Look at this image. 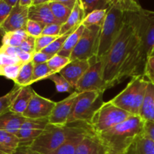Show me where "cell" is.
<instances>
[{"label": "cell", "instance_id": "cell-1", "mask_svg": "<svg viewBox=\"0 0 154 154\" xmlns=\"http://www.w3.org/2000/svg\"><path fill=\"white\" fill-rule=\"evenodd\" d=\"M142 9L138 2L129 0L123 28L105 56L103 78L108 89L117 85L120 69L138 38Z\"/></svg>", "mask_w": 154, "mask_h": 154}, {"label": "cell", "instance_id": "cell-2", "mask_svg": "<svg viewBox=\"0 0 154 154\" xmlns=\"http://www.w3.org/2000/svg\"><path fill=\"white\" fill-rule=\"evenodd\" d=\"M144 120L131 116L123 123L97 135L108 154H126L137 136L143 132Z\"/></svg>", "mask_w": 154, "mask_h": 154}, {"label": "cell", "instance_id": "cell-3", "mask_svg": "<svg viewBox=\"0 0 154 154\" xmlns=\"http://www.w3.org/2000/svg\"><path fill=\"white\" fill-rule=\"evenodd\" d=\"M90 132L93 131L87 123H74L65 126L48 123L43 133L30 144V147L38 154H51L69 138Z\"/></svg>", "mask_w": 154, "mask_h": 154}, {"label": "cell", "instance_id": "cell-4", "mask_svg": "<svg viewBox=\"0 0 154 154\" xmlns=\"http://www.w3.org/2000/svg\"><path fill=\"white\" fill-rule=\"evenodd\" d=\"M129 0H113L101 29L96 57H105L123 26Z\"/></svg>", "mask_w": 154, "mask_h": 154}, {"label": "cell", "instance_id": "cell-5", "mask_svg": "<svg viewBox=\"0 0 154 154\" xmlns=\"http://www.w3.org/2000/svg\"><path fill=\"white\" fill-rule=\"evenodd\" d=\"M148 83L144 75L132 77L126 88L111 102L131 115L138 116Z\"/></svg>", "mask_w": 154, "mask_h": 154}, {"label": "cell", "instance_id": "cell-6", "mask_svg": "<svg viewBox=\"0 0 154 154\" xmlns=\"http://www.w3.org/2000/svg\"><path fill=\"white\" fill-rule=\"evenodd\" d=\"M103 93L99 91L79 93L72 107L67 124L84 123L89 125L93 114L103 105Z\"/></svg>", "mask_w": 154, "mask_h": 154}, {"label": "cell", "instance_id": "cell-7", "mask_svg": "<svg viewBox=\"0 0 154 154\" xmlns=\"http://www.w3.org/2000/svg\"><path fill=\"white\" fill-rule=\"evenodd\" d=\"M131 116L132 115L120 109L109 101L104 102L103 105L95 112L89 126L95 134L99 135L123 123Z\"/></svg>", "mask_w": 154, "mask_h": 154}, {"label": "cell", "instance_id": "cell-8", "mask_svg": "<svg viewBox=\"0 0 154 154\" xmlns=\"http://www.w3.org/2000/svg\"><path fill=\"white\" fill-rule=\"evenodd\" d=\"M90 66L77 84L75 90L78 93L87 91L104 92L108 87L103 78L105 57L97 58L96 56L88 60Z\"/></svg>", "mask_w": 154, "mask_h": 154}, {"label": "cell", "instance_id": "cell-9", "mask_svg": "<svg viewBox=\"0 0 154 154\" xmlns=\"http://www.w3.org/2000/svg\"><path fill=\"white\" fill-rule=\"evenodd\" d=\"M101 29L102 26H99L85 27L76 47L71 54L70 61L75 60H89L97 55Z\"/></svg>", "mask_w": 154, "mask_h": 154}, {"label": "cell", "instance_id": "cell-10", "mask_svg": "<svg viewBox=\"0 0 154 154\" xmlns=\"http://www.w3.org/2000/svg\"><path fill=\"white\" fill-rule=\"evenodd\" d=\"M55 105V102L43 97L35 92L23 116L26 119L32 120L48 118Z\"/></svg>", "mask_w": 154, "mask_h": 154}, {"label": "cell", "instance_id": "cell-11", "mask_svg": "<svg viewBox=\"0 0 154 154\" xmlns=\"http://www.w3.org/2000/svg\"><path fill=\"white\" fill-rule=\"evenodd\" d=\"M49 122L48 118L45 119H26L18 132L20 145H29L37 139L45 131ZM19 145V146H20Z\"/></svg>", "mask_w": 154, "mask_h": 154}, {"label": "cell", "instance_id": "cell-12", "mask_svg": "<svg viewBox=\"0 0 154 154\" xmlns=\"http://www.w3.org/2000/svg\"><path fill=\"white\" fill-rule=\"evenodd\" d=\"M78 95L79 93L75 91L63 100L56 102L55 106L48 117L50 124L56 126H65L67 124V120Z\"/></svg>", "mask_w": 154, "mask_h": 154}, {"label": "cell", "instance_id": "cell-13", "mask_svg": "<svg viewBox=\"0 0 154 154\" xmlns=\"http://www.w3.org/2000/svg\"><path fill=\"white\" fill-rule=\"evenodd\" d=\"M28 8L22 7L19 2L12 8L10 14L1 26L0 29L5 32L25 30L26 23L28 21Z\"/></svg>", "mask_w": 154, "mask_h": 154}, {"label": "cell", "instance_id": "cell-14", "mask_svg": "<svg viewBox=\"0 0 154 154\" xmlns=\"http://www.w3.org/2000/svg\"><path fill=\"white\" fill-rule=\"evenodd\" d=\"M90 63L88 60H72L59 72V74L69 82L72 88L75 89L77 84L88 69Z\"/></svg>", "mask_w": 154, "mask_h": 154}, {"label": "cell", "instance_id": "cell-15", "mask_svg": "<svg viewBox=\"0 0 154 154\" xmlns=\"http://www.w3.org/2000/svg\"><path fill=\"white\" fill-rule=\"evenodd\" d=\"M75 154H108V152L99 136L90 132L84 135Z\"/></svg>", "mask_w": 154, "mask_h": 154}, {"label": "cell", "instance_id": "cell-16", "mask_svg": "<svg viewBox=\"0 0 154 154\" xmlns=\"http://www.w3.org/2000/svg\"><path fill=\"white\" fill-rule=\"evenodd\" d=\"M48 2L39 5H32L29 8V20L38 22L45 26L52 23H59L51 12Z\"/></svg>", "mask_w": 154, "mask_h": 154}, {"label": "cell", "instance_id": "cell-17", "mask_svg": "<svg viewBox=\"0 0 154 154\" xmlns=\"http://www.w3.org/2000/svg\"><path fill=\"white\" fill-rule=\"evenodd\" d=\"M26 118L21 114L8 111L0 117V130L17 135L20 126Z\"/></svg>", "mask_w": 154, "mask_h": 154}, {"label": "cell", "instance_id": "cell-18", "mask_svg": "<svg viewBox=\"0 0 154 154\" xmlns=\"http://www.w3.org/2000/svg\"><path fill=\"white\" fill-rule=\"evenodd\" d=\"M84 19V14L81 4V1L76 0V2H75V6L72 10L69 18L62 25L60 36L66 34V33L72 32L74 30L76 29L82 23V21Z\"/></svg>", "mask_w": 154, "mask_h": 154}, {"label": "cell", "instance_id": "cell-19", "mask_svg": "<svg viewBox=\"0 0 154 154\" xmlns=\"http://www.w3.org/2000/svg\"><path fill=\"white\" fill-rule=\"evenodd\" d=\"M34 93L35 90H33L31 86L21 87L19 93H17L11 105L10 111L14 113H16V114L23 115Z\"/></svg>", "mask_w": 154, "mask_h": 154}, {"label": "cell", "instance_id": "cell-20", "mask_svg": "<svg viewBox=\"0 0 154 154\" xmlns=\"http://www.w3.org/2000/svg\"><path fill=\"white\" fill-rule=\"evenodd\" d=\"M138 116L144 121L154 122V85L150 82L147 84Z\"/></svg>", "mask_w": 154, "mask_h": 154}, {"label": "cell", "instance_id": "cell-21", "mask_svg": "<svg viewBox=\"0 0 154 154\" xmlns=\"http://www.w3.org/2000/svg\"><path fill=\"white\" fill-rule=\"evenodd\" d=\"M126 154H154V141L142 132L134 140Z\"/></svg>", "mask_w": 154, "mask_h": 154}, {"label": "cell", "instance_id": "cell-22", "mask_svg": "<svg viewBox=\"0 0 154 154\" xmlns=\"http://www.w3.org/2000/svg\"><path fill=\"white\" fill-rule=\"evenodd\" d=\"M84 29H85V26L81 24L76 29L74 30L71 34L69 35L64 45H63V48H62L61 51L58 53L59 55L62 56V57H67V58L70 57L71 54L76 47L80 38L82 35L83 32H84Z\"/></svg>", "mask_w": 154, "mask_h": 154}, {"label": "cell", "instance_id": "cell-23", "mask_svg": "<svg viewBox=\"0 0 154 154\" xmlns=\"http://www.w3.org/2000/svg\"><path fill=\"white\" fill-rule=\"evenodd\" d=\"M20 145L16 135L0 130V154H12Z\"/></svg>", "mask_w": 154, "mask_h": 154}, {"label": "cell", "instance_id": "cell-24", "mask_svg": "<svg viewBox=\"0 0 154 154\" xmlns=\"http://www.w3.org/2000/svg\"><path fill=\"white\" fill-rule=\"evenodd\" d=\"M48 4L55 19L59 23L63 25L69 18L72 9L63 5L59 0H49Z\"/></svg>", "mask_w": 154, "mask_h": 154}, {"label": "cell", "instance_id": "cell-25", "mask_svg": "<svg viewBox=\"0 0 154 154\" xmlns=\"http://www.w3.org/2000/svg\"><path fill=\"white\" fill-rule=\"evenodd\" d=\"M84 17L91 12L98 10H108L113 0H80Z\"/></svg>", "mask_w": 154, "mask_h": 154}, {"label": "cell", "instance_id": "cell-26", "mask_svg": "<svg viewBox=\"0 0 154 154\" xmlns=\"http://www.w3.org/2000/svg\"><path fill=\"white\" fill-rule=\"evenodd\" d=\"M89 133V132H87ZM80 134L69 138L51 154H75L78 145L86 134Z\"/></svg>", "mask_w": 154, "mask_h": 154}, {"label": "cell", "instance_id": "cell-27", "mask_svg": "<svg viewBox=\"0 0 154 154\" xmlns=\"http://www.w3.org/2000/svg\"><path fill=\"white\" fill-rule=\"evenodd\" d=\"M28 36L25 30L5 32L2 39V45L11 47H20L24 39Z\"/></svg>", "mask_w": 154, "mask_h": 154}, {"label": "cell", "instance_id": "cell-28", "mask_svg": "<svg viewBox=\"0 0 154 154\" xmlns=\"http://www.w3.org/2000/svg\"><path fill=\"white\" fill-rule=\"evenodd\" d=\"M33 67H34V66H33L32 62L23 64L17 77L14 80L15 84L21 87L31 85Z\"/></svg>", "mask_w": 154, "mask_h": 154}, {"label": "cell", "instance_id": "cell-29", "mask_svg": "<svg viewBox=\"0 0 154 154\" xmlns=\"http://www.w3.org/2000/svg\"><path fill=\"white\" fill-rule=\"evenodd\" d=\"M107 11L108 10H98L91 12L84 17L81 24L85 27L92 26H102L106 17Z\"/></svg>", "mask_w": 154, "mask_h": 154}, {"label": "cell", "instance_id": "cell-30", "mask_svg": "<svg viewBox=\"0 0 154 154\" xmlns=\"http://www.w3.org/2000/svg\"><path fill=\"white\" fill-rule=\"evenodd\" d=\"M20 89L21 87L15 84L10 92L0 97V117L7 111H10L11 105Z\"/></svg>", "mask_w": 154, "mask_h": 154}, {"label": "cell", "instance_id": "cell-31", "mask_svg": "<svg viewBox=\"0 0 154 154\" xmlns=\"http://www.w3.org/2000/svg\"><path fill=\"white\" fill-rule=\"evenodd\" d=\"M48 79L51 80L55 84L56 89H57V91L58 93H69L70 94L72 93V91L73 88L71 87L69 82L60 74H53L48 77Z\"/></svg>", "mask_w": 154, "mask_h": 154}, {"label": "cell", "instance_id": "cell-32", "mask_svg": "<svg viewBox=\"0 0 154 154\" xmlns=\"http://www.w3.org/2000/svg\"><path fill=\"white\" fill-rule=\"evenodd\" d=\"M53 74L54 73L48 67L47 63L34 66V67H33L32 78L31 84L36 82V81H41V80L48 79V77L50 75H53Z\"/></svg>", "mask_w": 154, "mask_h": 154}, {"label": "cell", "instance_id": "cell-33", "mask_svg": "<svg viewBox=\"0 0 154 154\" xmlns=\"http://www.w3.org/2000/svg\"><path fill=\"white\" fill-rule=\"evenodd\" d=\"M72 32L66 33V34L63 35H60L57 38V39L54 41L50 45H48L46 48L42 51L43 53H45L47 54H49V55L54 56L56 54H58V53L61 51L62 48H63V45H64L65 42H66V38L69 36V34H71Z\"/></svg>", "mask_w": 154, "mask_h": 154}, {"label": "cell", "instance_id": "cell-34", "mask_svg": "<svg viewBox=\"0 0 154 154\" xmlns=\"http://www.w3.org/2000/svg\"><path fill=\"white\" fill-rule=\"evenodd\" d=\"M69 62H70L69 58L62 57L59 54H56V55L53 56L52 58L47 63V64H48V67L51 69V71L55 74L59 73V72L62 69H63Z\"/></svg>", "mask_w": 154, "mask_h": 154}, {"label": "cell", "instance_id": "cell-35", "mask_svg": "<svg viewBox=\"0 0 154 154\" xmlns=\"http://www.w3.org/2000/svg\"><path fill=\"white\" fill-rule=\"evenodd\" d=\"M22 65V63H18L0 68V75L5 77L7 79L14 81L19 74Z\"/></svg>", "mask_w": 154, "mask_h": 154}, {"label": "cell", "instance_id": "cell-36", "mask_svg": "<svg viewBox=\"0 0 154 154\" xmlns=\"http://www.w3.org/2000/svg\"><path fill=\"white\" fill-rule=\"evenodd\" d=\"M44 27H45V25L40 23L32 20H28L26 26L25 31L28 35L35 38L42 35Z\"/></svg>", "mask_w": 154, "mask_h": 154}, {"label": "cell", "instance_id": "cell-37", "mask_svg": "<svg viewBox=\"0 0 154 154\" xmlns=\"http://www.w3.org/2000/svg\"><path fill=\"white\" fill-rule=\"evenodd\" d=\"M58 37L54 36L41 35L35 39V53L40 52L51 45Z\"/></svg>", "mask_w": 154, "mask_h": 154}, {"label": "cell", "instance_id": "cell-38", "mask_svg": "<svg viewBox=\"0 0 154 154\" xmlns=\"http://www.w3.org/2000/svg\"><path fill=\"white\" fill-rule=\"evenodd\" d=\"M143 75L147 78L149 82L154 85V54H150L147 57Z\"/></svg>", "mask_w": 154, "mask_h": 154}, {"label": "cell", "instance_id": "cell-39", "mask_svg": "<svg viewBox=\"0 0 154 154\" xmlns=\"http://www.w3.org/2000/svg\"><path fill=\"white\" fill-rule=\"evenodd\" d=\"M61 24L52 23L45 26L42 31V35L54 36V37H59L61 29Z\"/></svg>", "mask_w": 154, "mask_h": 154}, {"label": "cell", "instance_id": "cell-40", "mask_svg": "<svg viewBox=\"0 0 154 154\" xmlns=\"http://www.w3.org/2000/svg\"><path fill=\"white\" fill-rule=\"evenodd\" d=\"M35 38L28 35L20 45V49L23 52L34 54L35 53Z\"/></svg>", "mask_w": 154, "mask_h": 154}, {"label": "cell", "instance_id": "cell-41", "mask_svg": "<svg viewBox=\"0 0 154 154\" xmlns=\"http://www.w3.org/2000/svg\"><path fill=\"white\" fill-rule=\"evenodd\" d=\"M52 57L53 56L45 54V53H43L42 51L34 53L33 54L32 60V63L33 66L42 64V63H46L52 58Z\"/></svg>", "mask_w": 154, "mask_h": 154}, {"label": "cell", "instance_id": "cell-42", "mask_svg": "<svg viewBox=\"0 0 154 154\" xmlns=\"http://www.w3.org/2000/svg\"><path fill=\"white\" fill-rule=\"evenodd\" d=\"M13 8L10 7L4 0H0V28L10 14Z\"/></svg>", "mask_w": 154, "mask_h": 154}, {"label": "cell", "instance_id": "cell-43", "mask_svg": "<svg viewBox=\"0 0 154 154\" xmlns=\"http://www.w3.org/2000/svg\"><path fill=\"white\" fill-rule=\"evenodd\" d=\"M22 53V51L20 49L19 47H11L2 45L0 47V54H4L5 55L12 57H17Z\"/></svg>", "mask_w": 154, "mask_h": 154}, {"label": "cell", "instance_id": "cell-44", "mask_svg": "<svg viewBox=\"0 0 154 154\" xmlns=\"http://www.w3.org/2000/svg\"><path fill=\"white\" fill-rule=\"evenodd\" d=\"M18 63H22L20 61L17 57H9V56L5 55L4 54H0V68L10 66V65L18 64Z\"/></svg>", "mask_w": 154, "mask_h": 154}, {"label": "cell", "instance_id": "cell-45", "mask_svg": "<svg viewBox=\"0 0 154 154\" xmlns=\"http://www.w3.org/2000/svg\"><path fill=\"white\" fill-rule=\"evenodd\" d=\"M143 133L147 138L154 141V122L144 121Z\"/></svg>", "mask_w": 154, "mask_h": 154}, {"label": "cell", "instance_id": "cell-46", "mask_svg": "<svg viewBox=\"0 0 154 154\" xmlns=\"http://www.w3.org/2000/svg\"><path fill=\"white\" fill-rule=\"evenodd\" d=\"M12 154H38L32 150L29 145H20Z\"/></svg>", "mask_w": 154, "mask_h": 154}, {"label": "cell", "instance_id": "cell-47", "mask_svg": "<svg viewBox=\"0 0 154 154\" xmlns=\"http://www.w3.org/2000/svg\"><path fill=\"white\" fill-rule=\"evenodd\" d=\"M32 57L33 54H29V53H26L22 51V53L18 56V59H19L20 61L23 64H25V63L32 62Z\"/></svg>", "mask_w": 154, "mask_h": 154}, {"label": "cell", "instance_id": "cell-48", "mask_svg": "<svg viewBox=\"0 0 154 154\" xmlns=\"http://www.w3.org/2000/svg\"><path fill=\"white\" fill-rule=\"evenodd\" d=\"M59 2L63 5L66 6L71 9H73L75 2H76V0H59Z\"/></svg>", "mask_w": 154, "mask_h": 154}, {"label": "cell", "instance_id": "cell-49", "mask_svg": "<svg viewBox=\"0 0 154 154\" xmlns=\"http://www.w3.org/2000/svg\"><path fill=\"white\" fill-rule=\"evenodd\" d=\"M19 5L22 7L29 8L32 5V0H19Z\"/></svg>", "mask_w": 154, "mask_h": 154}, {"label": "cell", "instance_id": "cell-50", "mask_svg": "<svg viewBox=\"0 0 154 154\" xmlns=\"http://www.w3.org/2000/svg\"><path fill=\"white\" fill-rule=\"evenodd\" d=\"M4 1L5 2V3L8 5H9L11 8L15 7L18 4V2H19V0H4Z\"/></svg>", "mask_w": 154, "mask_h": 154}, {"label": "cell", "instance_id": "cell-51", "mask_svg": "<svg viewBox=\"0 0 154 154\" xmlns=\"http://www.w3.org/2000/svg\"><path fill=\"white\" fill-rule=\"evenodd\" d=\"M49 0H32V5H42L44 3H46Z\"/></svg>", "mask_w": 154, "mask_h": 154}, {"label": "cell", "instance_id": "cell-52", "mask_svg": "<svg viewBox=\"0 0 154 154\" xmlns=\"http://www.w3.org/2000/svg\"><path fill=\"white\" fill-rule=\"evenodd\" d=\"M151 54H154V48H153V51H152V53H151Z\"/></svg>", "mask_w": 154, "mask_h": 154}]
</instances>
